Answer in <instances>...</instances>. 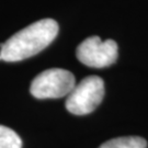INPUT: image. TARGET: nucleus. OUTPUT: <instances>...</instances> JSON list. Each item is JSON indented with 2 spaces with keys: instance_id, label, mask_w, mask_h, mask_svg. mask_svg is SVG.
Listing matches in <instances>:
<instances>
[{
  "instance_id": "nucleus-4",
  "label": "nucleus",
  "mask_w": 148,
  "mask_h": 148,
  "mask_svg": "<svg viewBox=\"0 0 148 148\" xmlns=\"http://www.w3.org/2000/svg\"><path fill=\"white\" fill-rule=\"evenodd\" d=\"M76 55L79 62L95 68H103L115 63L117 44L113 40L102 42L99 36H90L80 43Z\"/></svg>"
},
{
  "instance_id": "nucleus-5",
  "label": "nucleus",
  "mask_w": 148,
  "mask_h": 148,
  "mask_svg": "<svg viewBox=\"0 0 148 148\" xmlns=\"http://www.w3.org/2000/svg\"><path fill=\"white\" fill-rule=\"evenodd\" d=\"M99 148H147V142L139 136H125L110 139Z\"/></svg>"
},
{
  "instance_id": "nucleus-6",
  "label": "nucleus",
  "mask_w": 148,
  "mask_h": 148,
  "mask_svg": "<svg viewBox=\"0 0 148 148\" xmlns=\"http://www.w3.org/2000/svg\"><path fill=\"white\" fill-rule=\"evenodd\" d=\"M0 148H22V140L11 128L0 125Z\"/></svg>"
},
{
  "instance_id": "nucleus-7",
  "label": "nucleus",
  "mask_w": 148,
  "mask_h": 148,
  "mask_svg": "<svg viewBox=\"0 0 148 148\" xmlns=\"http://www.w3.org/2000/svg\"><path fill=\"white\" fill-rule=\"evenodd\" d=\"M0 60H2V58H1V56H0Z\"/></svg>"
},
{
  "instance_id": "nucleus-3",
  "label": "nucleus",
  "mask_w": 148,
  "mask_h": 148,
  "mask_svg": "<svg viewBox=\"0 0 148 148\" xmlns=\"http://www.w3.org/2000/svg\"><path fill=\"white\" fill-rule=\"evenodd\" d=\"M75 86L76 79L70 71L52 68L42 71L33 79L30 92L36 99H57L68 95Z\"/></svg>"
},
{
  "instance_id": "nucleus-1",
  "label": "nucleus",
  "mask_w": 148,
  "mask_h": 148,
  "mask_svg": "<svg viewBox=\"0 0 148 148\" xmlns=\"http://www.w3.org/2000/svg\"><path fill=\"white\" fill-rule=\"evenodd\" d=\"M57 34L58 23L55 20H38L0 44V56L8 63L27 59L47 47Z\"/></svg>"
},
{
  "instance_id": "nucleus-2",
  "label": "nucleus",
  "mask_w": 148,
  "mask_h": 148,
  "mask_svg": "<svg viewBox=\"0 0 148 148\" xmlns=\"http://www.w3.org/2000/svg\"><path fill=\"white\" fill-rule=\"evenodd\" d=\"M104 97V82L98 76H89L69 92L66 109L75 115H86L99 106Z\"/></svg>"
}]
</instances>
